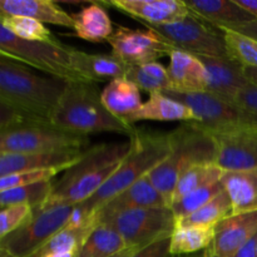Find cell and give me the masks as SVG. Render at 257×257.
Wrapping results in <instances>:
<instances>
[{"instance_id": "cell-1", "label": "cell", "mask_w": 257, "mask_h": 257, "mask_svg": "<svg viewBox=\"0 0 257 257\" xmlns=\"http://www.w3.org/2000/svg\"><path fill=\"white\" fill-rule=\"evenodd\" d=\"M68 84L35 74L25 64L0 55V103L25 117L52 120Z\"/></svg>"}, {"instance_id": "cell-2", "label": "cell", "mask_w": 257, "mask_h": 257, "mask_svg": "<svg viewBox=\"0 0 257 257\" xmlns=\"http://www.w3.org/2000/svg\"><path fill=\"white\" fill-rule=\"evenodd\" d=\"M52 122L64 130L88 137L92 133L108 132L132 138L138 131L108 112L102 102L99 89L92 82L69 83Z\"/></svg>"}, {"instance_id": "cell-3", "label": "cell", "mask_w": 257, "mask_h": 257, "mask_svg": "<svg viewBox=\"0 0 257 257\" xmlns=\"http://www.w3.org/2000/svg\"><path fill=\"white\" fill-rule=\"evenodd\" d=\"M130 140L133 142L132 150L119 163L109 180L89 200L78 203L92 216L93 220L95 212L102 206L119 195L125 188L131 187L150 175L170 155L171 145L168 133H148L137 131V133Z\"/></svg>"}, {"instance_id": "cell-4", "label": "cell", "mask_w": 257, "mask_h": 257, "mask_svg": "<svg viewBox=\"0 0 257 257\" xmlns=\"http://www.w3.org/2000/svg\"><path fill=\"white\" fill-rule=\"evenodd\" d=\"M171 151L162 163L148 175V178L171 206L173 191L181 176L191 167L216 162V143L212 136L196 124L183 123L168 133Z\"/></svg>"}, {"instance_id": "cell-5", "label": "cell", "mask_w": 257, "mask_h": 257, "mask_svg": "<svg viewBox=\"0 0 257 257\" xmlns=\"http://www.w3.org/2000/svg\"><path fill=\"white\" fill-rule=\"evenodd\" d=\"M89 137L70 132L52 120L22 118L0 130V153H37L84 150Z\"/></svg>"}, {"instance_id": "cell-6", "label": "cell", "mask_w": 257, "mask_h": 257, "mask_svg": "<svg viewBox=\"0 0 257 257\" xmlns=\"http://www.w3.org/2000/svg\"><path fill=\"white\" fill-rule=\"evenodd\" d=\"M0 55L25 64L27 67L67 82H85L72 67L70 47L58 39L53 42H32L15 37L0 25Z\"/></svg>"}, {"instance_id": "cell-7", "label": "cell", "mask_w": 257, "mask_h": 257, "mask_svg": "<svg viewBox=\"0 0 257 257\" xmlns=\"http://www.w3.org/2000/svg\"><path fill=\"white\" fill-rule=\"evenodd\" d=\"M99 223H105L114 228L128 247L142 248L171 237L177 226V220L170 206H160L115 213Z\"/></svg>"}, {"instance_id": "cell-8", "label": "cell", "mask_w": 257, "mask_h": 257, "mask_svg": "<svg viewBox=\"0 0 257 257\" xmlns=\"http://www.w3.org/2000/svg\"><path fill=\"white\" fill-rule=\"evenodd\" d=\"M190 108L196 115V124L211 136L233 132L240 128L253 127L248 115L236 103L227 102L210 92L163 93Z\"/></svg>"}, {"instance_id": "cell-9", "label": "cell", "mask_w": 257, "mask_h": 257, "mask_svg": "<svg viewBox=\"0 0 257 257\" xmlns=\"http://www.w3.org/2000/svg\"><path fill=\"white\" fill-rule=\"evenodd\" d=\"M74 206L60 205L33 211L25 225L0 238V247L15 257H30L69 223Z\"/></svg>"}, {"instance_id": "cell-10", "label": "cell", "mask_w": 257, "mask_h": 257, "mask_svg": "<svg viewBox=\"0 0 257 257\" xmlns=\"http://www.w3.org/2000/svg\"><path fill=\"white\" fill-rule=\"evenodd\" d=\"M146 27L155 30L177 50L195 57H230L223 32L207 27L192 14L171 24Z\"/></svg>"}, {"instance_id": "cell-11", "label": "cell", "mask_w": 257, "mask_h": 257, "mask_svg": "<svg viewBox=\"0 0 257 257\" xmlns=\"http://www.w3.org/2000/svg\"><path fill=\"white\" fill-rule=\"evenodd\" d=\"M107 43L112 48V54L130 67L157 62L160 58L166 55L170 57L177 50L151 29L143 32L140 29L118 27Z\"/></svg>"}, {"instance_id": "cell-12", "label": "cell", "mask_w": 257, "mask_h": 257, "mask_svg": "<svg viewBox=\"0 0 257 257\" xmlns=\"http://www.w3.org/2000/svg\"><path fill=\"white\" fill-rule=\"evenodd\" d=\"M216 143V163L230 171L257 168V128H240L233 132L213 135Z\"/></svg>"}, {"instance_id": "cell-13", "label": "cell", "mask_w": 257, "mask_h": 257, "mask_svg": "<svg viewBox=\"0 0 257 257\" xmlns=\"http://www.w3.org/2000/svg\"><path fill=\"white\" fill-rule=\"evenodd\" d=\"M256 235L257 211L231 215L215 226V237L208 251L213 257H232Z\"/></svg>"}, {"instance_id": "cell-14", "label": "cell", "mask_w": 257, "mask_h": 257, "mask_svg": "<svg viewBox=\"0 0 257 257\" xmlns=\"http://www.w3.org/2000/svg\"><path fill=\"white\" fill-rule=\"evenodd\" d=\"M85 150L37 153H0V177L27 171H67L82 158Z\"/></svg>"}, {"instance_id": "cell-15", "label": "cell", "mask_w": 257, "mask_h": 257, "mask_svg": "<svg viewBox=\"0 0 257 257\" xmlns=\"http://www.w3.org/2000/svg\"><path fill=\"white\" fill-rule=\"evenodd\" d=\"M105 4L145 25L171 24L191 15L186 3L178 0H112Z\"/></svg>"}, {"instance_id": "cell-16", "label": "cell", "mask_w": 257, "mask_h": 257, "mask_svg": "<svg viewBox=\"0 0 257 257\" xmlns=\"http://www.w3.org/2000/svg\"><path fill=\"white\" fill-rule=\"evenodd\" d=\"M208 73L210 92L227 102L236 103L238 94L250 84L243 74V67L230 57H197Z\"/></svg>"}, {"instance_id": "cell-17", "label": "cell", "mask_w": 257, "mask_h": 257, "mask_svg": "<svg viewBox=\"0 0 257 257\" xmlns=\"http://www.w3.org/2000/svg\"><path fill=\"white\" fill-rule=\"evenodd\" d=\"M170 206L167 200L161 195L160 191L153 186L148 176L143 177L135 185L125 188L124 191L108 201L104 206L99 208L94 215V223L98 225L100 221L115 213L124 212L130 210L146 207H160Z\"/></svg>"}, {"instance_id": "cell-18", "label": "cell", "mask_w": 257, "mask_h": 257, "mask_svg": "<svg viewBox=\"0 0 257 257\" xmlns=\"http://www.w3.org/2000/svg\"><path fill=\"white\" fill-rule=\"evenodd\" d=\"M185 3L193 17L202 19L221 32L232 30L255 20L235 0H187Z\"/></svg>"}, {"instance_id": "cell-19", "label": "cell", "mask_w": 257, "mask_h": 257, "mask_svg": "<svg viewBox=\"0 0 257 257\" xmlns=\"http://www.w3.org/2000/svg\"><path fill=\"white\" fill-rule=\"evenodd\" d=\"M72 67L85 82H104L127 78L130 65L113 54H89L83 50L70 48Z\"/></svg>"}, {"instance_id": "cell-20", "label": "cell", "mask_w": 257, "mask_h": 257, "mask_svg": "<svg viewBox=\"0 0 257 257\" xmlns=\"http://www.w3.org/2000/svg\"><path fill=\"white\" fill-rule=\"evenodd\" d=\"M170 59L167 70L172 82L171 90L181 93H197L207 90V69L197 57L182 50H175L170 55Z\"/></svg>"}, {"instance_id": "cell-21", "label": "cell", "mask_w": 257, "mask_h": 257, "mask_svg": "<svg viewBox=\"0 0 257 257\" xmlns=\"http://www.w3.org/2000/svg\"><path fill=\"white\" fill-rule=\"evenodd\" d=\"M0 15L25 17L40 23L74 28L73 15L52 0H2Z\"/></svg>"}, {"instance_id": "cell-22", "label": "cell", "mask_w": 257, "mask_h": 257, "mask_svg": "<svg viewBox=\"0 0 257 257\" xmlns=\"http://www.w3.org/2000/svg\"><path fill=\"white\" fill-rule=\"evenodd\" d=\"M137 120H160V122H196V115L183 103L163 94L153 93L142 103L137 112L127 119L128 124L133 125Z\"/></svg>"}, {"instance_id": "cell-23", "label": "cell", "mask_w": 257, "mask_h": 257, "mask_svg": "<svg viewBox=\"0 0 257 257\" xmlns=\"http://www.w3.org/2000/svg\"><path fill=\"white\" fill-rule=\"evenodd\" d=\"M140 90L130 79L119 78L105 85L100 93V98L110 114L127 123L128 118L135 114L143 103Z\"/></svg>"}, {"instance_id": "cell-24", "label": "cell", "mask_w": 257, "mask_h": 257, "mask_svg": "<svg viewBox=\"0 0 257 257\" xmlns=\"http://www.w3.org/2000/svg\"><path fill=\"white\" fill-rule=\"evenodd\" d=\"M222 183L232 203V215L257 211V168L226 172Z\"/></svg>"}, {"instance_id": "cell-25", "label": "cell", "mask_w": 257, "mask_h": 257, "mask_svg": "<svg viewBox=\"0 0 257 257\" xmlns=\"http://www.w3.org/2000/svg\"><path fill=\"white\" fill-rule=\"evenodd\" d=\"M74 32L78 38L87 42H107L114 33L113 23L104 8L100 4H90L80 12L73 14Z\"/></svg>"}, {"instance_id": "cell-26", "label": "cell", "mask_w": 257, "mask_h": 257, "mask_svg": "<svg viewBox=\"0 0 257 257\" xmlns=\"http://www.w3.org/2000/svg\"><path fill=\"white\" fill-rule=\"evenodd\" d=\"M125 248L127 243L114 228L99 223L87 236L75 257H112Z\"/></svg>"}, {"instance_id": "cell-27", "label": "cell", "mask_w": 257, "mask_h": 257, "mask_svg": "<svg viewBox=\"0 0 257 257\" xmlns=\"http://www.w3.org/2000/svg\"><path fill=\"white\" fill-rule=\"evenodd\" d=\"M215 237V227L207 226L177 225L170 242L172 256L188 255L201 250H208Z\"/></svg>"}, {"instance_id": "cell-28", "label": "cell", "mask_w": 257, "mask_h": 257, "mask_svg": "<svg viewBox=\"0 0 257 257\" xmlns=\"http://www.w3.org/2000/svg\"><path fill=\"white\" fill-rule=\"evenodd\" d=\"M225 173L226 171L221 168L216 162L193 166L190 170L186 171L178 180L175 191H173L171 205L180 201L181 198L187 196L188 193L195 192V191L201 190V188L208 187L213 183L220 182L223 176H225Z\"/></svg>"}, {"instance_id": "cell-29", "label": "cell", "mask_w": 257, "mask_h": 257, "mask_svg": "<svg viewBox=\"0 0 257 257\" xmlns=\"http://www.w3.org/2000/svg\"><path fill=\"white\" fill-rule=\"evenodd\" d=\"M127 79H130L140 89L148 92L150 94L166 93L172 89V82H171L167 68H165L158 62L131 65Z\"/></svg>"}, {"instance_id": "cell-30", "label": "cell", "mask_w": 257, "mask_h": 257, "mask_svg": "<svg viewBox=\"0 0 257 257\" xmlns=\"http://www.w3.org/2000/svg\"><path fill=\"white\" fill-rule=\"evenodd\" d=\"M53 186H54V181H48V182L2 191L0 207L5 208L14 205H29L33 207V211L39 210L49 198Z\"/></svg>"}, {"instance_id": "cell-31", "label": "cell", "mask_w": 257, "mask_h": 257, "mask_svg": "<svg viewBox=\"0 0 257 257\" xmlns=\"http://www.w3.org/2000/svg\"><path fill=\"white\" fill-rule=\"evenodd\" d=\"M231 215H232V203H231L228 193L226 192V190H223L220 195L212 198L210 202L202 206L200 210L191 213L183 220L178 221L177 225L215 227L218 222H221Z\"/></svg>"}, {"instance_id": "cell-32", "label": "cell", "mask_w": 257, "mask_h": 257, "mask_svg": "<svg viewBox=\"0 0 257 257\" xmlns=\"http://www.w3.org/2000/svg\"><path fill=\"white\" fill-rule=\"evenodd\" d=\"M95 227V226H94ZM94 227L74 228L65 226L62 231L55 233L43 247H40L34 255L30 257H45L50 253L74 252L77 253L87 236Z\"/></svg>"}, {"instance_id": "cell-33", "label": "cell", "mask_w": 257, "mask_h": 257, "mask_svg": "<svg viewBox=\"0 0 257 257\" xmlns=\"http://www.w3.org/2000/svg\"><path fill=\"white\" fill-rule=\"evenodd\" d=\"M0 25L7 28L15 37L32 42H53L57 38L43 23L25 17L0 15Z\"/></svg>"}, {"instance_id": "cell-34", "label": "cell", "mask_w": 257, "mask_h": 257, "mask_svg": "<svg viewBox=\"0 0 257 257\" xmlns=\"http://www.w3.org/2000/svg\"><path fill=\"white\" fill-rule=\"evenodd\" d=\"M223 190H225V187H223L222 180H221L220 182L213 183V185L208 186V187L201 188V190L195 191V192L188 193L187 196L181 198L180 201L172 203L170 207L171 210H172L177 222L178 221L183 220L185 217H187V216H190L191 213L200 210L202 206H205L206 203L210 202L212 198H215L216 196L220 195Z\"/></svg>"}, {"instance_id": "cell-35", "label": "cell", "mask_w": 257, "mask_h": 257, "mask_svg": "<svg viewBox=\"0 0 257 257\" xmlns=\"http://www.w3.org/2000/svg\"><path fill=\"white\" fill-rule=\"evenodd\" d=\"M230 58L242 67L257 68V40L231 30H223Z\"/></svg>"}, {"instance_id": "cell-36", "label": "cell", "mask_w": 257, "mask_h": 257, "mask_svg": "<svg viewBox=\"0 0 257 257\" xmlns=\"http://www.w3.org/2000/svg\"><path fill=\"white\" fill-rule=\"evenodd\" d=\"M62 171L59 170H40V171H27V172L13 173V175L0 177V192L10 190V188L23 187V186L35 185V183L48 182Z\"/></svg>"}, {"instance_id": "cell-37", "label": "cell", "mask_w": 257, "mask_h": 257, "mask_svg": "<svg viewBox=\"0 0 257 257\" xmlns=\"http://www.w3.org/2000/svg\"><path fill=\"white\" fill-rule=\"evenodd\" d=\"M33 216V207L29 205H14L2 208L0 212V238L14 232L28 222Z\"/></svg>"}, {"instance_id": "cell-38", "label": "cell", "mask_w": 257, "mask_h": 257, "mask_svg": "<svg viewBox=\"0 0 257 257\" xmlns=\"http://www.w3.org/2000/svg\"><path fill=\"white\" fill-rule=\"evenodd\" d=\"M236 104L248 115L251 124L257 128V87L248 84L243 88L236 99Z\"/></svg>"}, {"instance_id": "cell-39", "label": "cell", "mask_w": 257, "mask_h": 257, "mask_svg": "<svg viewBox=\"0 0 257 257\" xmlns=\"http://www.w3.org/2000/svg\"><path fill=\"white\" fill-rule=\"evenodd\" d=\"M171 237L153 242L136 251L131 257H175L170 252Z\"/></svg>"}, {"instance_id": "cell-40", "label": "cell", "mask_w": 257, "mask_h": 257, "mask_svg": "<svg viewBox=\"0 0 257 257\" xmlns=\"http://www.w3.org/2000/svg\"><path fill=\"white\" fill-rule=\"evenodd\" d=\"M231 32H236L238 34L246 35V37L257 40V20H252V22L247 23V24L240 25V27L235 28Z\"/></svg>"}, {"instance_id": "cell-41", "label": "cell", "mask_w": 257, "mask_h": 257, "mask_svg": "<svg viewBox=\"0 0 257 257\" xmlns=\"http://www.w3.org/2000/svg\"><path fill=\"white\" fill-rule=\"evenodd\" d=\"M256 236L252 238V240L248 241V242L246 243V245L232 257H256ZM208 252H210V251H208ZM210 257H213V256H211L210 253Z\"/></svg>"}, {"instance_id": "cell-42", "label": "cell", "mask_w": 257, "mask_h": 257, "mask_svg": "<svg viewBox=\"0 0 257 257\" xmlns=\"http://www.w3.org/2000/svg\"><path fill=\"white\" fill-rule=\"evenodd\" d=\"M235 2L257 20V0H235Z\"/></svg>"}, {"instance_id": "cell-43", "label": "cell", "mask_w": 257, "mask_h": 257, "mask_svg": "<svg viewBox=\"0 0 257 257\" xmlns=\"http://www.w3.org/2000/svg\"><path fill=\"white\" fill-rule=\"evenodd\" d=\"M243 74H245L246 79L251 83V84L257 87V68L255 67H243Z\"/></svg>"}, {"instance_id": "cell-44", "label": "cell", "mask_w": 257, "mask_h": 257, "mask_svg": "<svg viewBox=\"0 0 257 257\" xmlns=\"http://www.w3.org/2000/svg\"><path fill=\"white\" fill-rule=\"evenodd\" d=\"M137 250H140V248L128 247V248H125L124 251H122V252L117 253V255H114V256H112V257H131Z\"/></svg>"}, {"instance_id": "cell-45", "label": "cell", "mask_w": 257, "mask_h": 257, "mask_svg": "<svg viewBox=\"0 0 257 257\" xmlns=\"http://www.w3.org/2000/svg\"><path fill=\"white\" fill-rule=\"evenodd\" d=\"M77 253L74 252H63V253H50L45 257H75Z\"/></svg>"}, {"instance_id": "cell-46", "label": "cell", "mask_w": 257, "mask_h": 257, "mask_svg": "<svg viewBox=\"0 0 257 257\" xmlns=\"http://www.w3.org/2000/svg\"><path fill=\"white\" fill-rule=\"evenodd\" d=\"M0 257H15L13 253H10L9 251L5 250V248L0 247Z\"/></svg>"}, {"instance_id": "cell-47", "label": "cell", "mask_w": 257, "mask_h": 257, "mask_svg": "<svg viewBox=\"0 0 257 257\" xmlns=\"http://www.w3.org/2000/svg\"><path fill=\"white\" fill-rule=\"evenodd\" d=\"M202 257H210V252H208V250L205 251V253H203Z\"/></svg>"}, {"instance_id": "cell-48", "label": "cell", "mask_w": 257, "mask_h": 257, "mask_svg": "<svg viewBox=\"0 0 257 257\" xmlns=\"http://www.w3.org/2000/svg\"><path fill=\"white\" fill-rule=\"evenodd\" d=\"M256 257H257V236H256Z\"/></svg>"}]
</instances>
